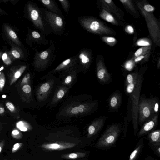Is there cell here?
Masks as SVG:
<instances>
[{
	"label": "cell",
	"instance_id": "1",
	"mask_svg": "<svg viewBox=\"0 0 160 160\" xmlns=\"http://www.w3.org/2000/svg\"><path fill=\"white\" fill-rule=\"evenodd\" d=\"M25 17L29 20L37 29L45 34H47V27L43 20L41 11L33 2H28L24 10Z\"/></svg>",
	"mask_w": 160,
	"mask_h": 160
},
{
	"label": "cell",
	"instance_id": "2",
	"mask_svg": "<svg viewBox=\"0 0 160 160\" xmlns=\"http://www.w3.org/2000/svg\"><path fill=\"white\" fill-rule=\"evenodd\" d=\"M78 21L83 28L91 33L98 35L110 34L113 33L112 30L95 18L82 17L79 18Z\"/></svg>",
	"mask_w": 160,
	"mask_h": 160
},
{
	"label": "cell",
	"instance_id": "3",
	"mask_svg": "<svg viewBox=\"0 0 160 160\" xmlns=\"http://www.w3.org/2000/svg\"><path fill=\"white\" fill-rule=\"evenodd\" d=\"M120 130V127L117 124L110 126L98 139L95 145L96 147L105 149L112 146L117 140Z\"/></svg>",
	"mask_w": 160,
	"mask_h": 160
},
{
	"label": "cell",
	"instance_id": "4",
	"mask_svg": "<svg viewBox=\"0 0 160 160\" xmlns=\"http://www.w3.org/2000/svg\"><path fill=\"white\" fill-rule=\"evenodd\" d=\"M54 45H51L49 48L41 52L36 51L33 65L37 70L40 71L46 68L54 60Z\"/></svg>",
	"mask_w": 160,
	"mask_h": 160
},
{
	"label": "cell",
	"instance_id": "5",
	"mask_svg": "<svg viewBox=\"0 0 160 160\" xmlns=\"http://www.w3.org/2000/svg\"><path fill=\"white\" fill-rule=\"evenodd\" d=\"M95 104L86 102L71 104L65 107L61 111L60 114L63 116L67 117L84 115L91 111L94 107Z\"/></svg>",
	"mask_w": 160,
	"mask_h": 160
},
{
	"label": "cell",
	"instance_id": "6",
	"mask_svg": "<svg viewBox=\"0 0 160 160\" xmlns=\"http://www.w3.org/2000/svg\"><path fill=\"white\" fill-rule=\"evenodd\" d=\"M43 19L54 32H59L63 30L64 22L58 14L44 9L42 10Z\"/></svg>",
	"mask_w": 160,
	"mask_h": 160
},
{
	"label": "cell",
	"instance_id": "7",
	"mask_svg": "<svg viewBox=\"0 0 160 160\" xmlns=\"http://www.w3.org/2000/svg\"><path fill=\"white\" fill-rule=\"evenodd\" d=\"M156 102L155 99H142L140 100L138 106L140 122H144L151 116L154 111Z\"/></svg>",
	"mask_w": 160,
	"mask_h": 160
},
{
	"label": "cell",
	"instance_id": "8",
	"mask_svg": "<svg viewBox=\"0 0 160 160\" xmlns=\"http://www.w3.org/2000/svg\"><path fill=\"white\" fill-rule=\"evenodd\" d=\"M138 6L142 13L145 18L150 35L155 43H159L160 42V29L157 28L153 25H158L157 22L153 16L149 12H146L143 9L140 3Z\"/></svg>",
	"mask_w": 160,
	"mask_h": 160
},
{
	"label": "cell",
	"instance_id": "9",
	"mask_svg": "<svg viewBox=\"0 0 160 160\" xmlns=\"http://www.w3.org/2000/svg\"><path fill=\"white\" fill-rule=\"evenodd\" d=\"M55 79L50 78L41 84L36 92V96L38 101L45 100L50 94L55 83Z\"/></svg>",
	"mask_w": 160,
	"mask_h": 160
},
{
	"label": "cell",
	"instance_id": "10",
	"mask_svg": "<svg viewBox=\"0 0 160 160\" xmlns=\"http://www.w3.org/2000/svg\"><path fill=\"white\" fill-rule=\"evenodd\" d=\"M78 62V55L66 59L62 62L54 69L49 72L47 74L43 76L41 79L48 78L58 72L63 71L67 70L77 65Z\"/></svg>",
	"mask_w": 160,
	"mask_h": 160
},
{
	"label": "cell",
	"instance_id": "11",
	"mask_svg": "<svg viewBox=\"0 0 160 160\" xmlns=\"http://www.w3.org/2000/svg\"><path fill=\"white\" fill-rule=\"evenodd\" d=\"M2 34L8 43H12L19 47H22V44L17 33L9 24L4 23L2 26Z\"/></svg>",
	"mask_w": 160,
	"mask_h": 160
},
{
	"label": "cell",
	"instance_id": "12",
	"mask_svg": "<svg viewBox=\"0 0 160 160\" xmlns=\"http://www.w3.org/2000/svg\"><path fill=\"white\" fill-rule=\"evenodd\" d=\"M25 41L27 44L31 47L32 46L33 43L38 44H47L48 41L36 31L28 29V33L26 35Z\"/></svg>",
	"mask_w": 160,
	"mask_h": 160
},
{
	"label": "cell",
	"instance_id": "13",
	"mask_svg": "<svg viewBox=\"0 0 160 160\" xmlns=\"http://www.w3.org/2000/svg\"><path fill=\"white\" fill-rule=\"evenodd\" d=\"M76 144L74 143L67 142L59 141L52 143H45L41 147L47 150H62L75 147Z\"/></svg>",
	"mask_w": 160,
	"mask_h": 160
},
{
	"label": "cell",
	"instance_id": "14",
	"mask_svg": "<svg viewBox=\"0 0 160 160\" xmlns=\"http://www.w3.org/2000/svg\"><path fill=\"white\" fill-rule=\"evenodd\" d=\"M78 67L77 65L63 72L65 74L62 82V85L71 87L76 78Z\"/></svg>",
	"mask_w": 160,
	"mask_h": 160
},
{
	"label": "cell",
	"instance_id": "15",
	"mask_svg": "<svg viewBox=\"0 0 160 160\" xmlns=\"http://www.w3.org/2000/svg\"><path fill=\"white\" fill-rule=\"evenodd\" d=\"M79 64L78 67L80 68L83 71L87 69L90 65L91 60V55L90 52L85 49L81 50L78 55Z\"/></svg>",
	"mask_w": 160,
	"mask_h": 160
},
{
	"label": "cell",
	"instance_id": "16",
	"mask_svg": "<svg viewBox=\"0 0 160 160\" xmlns=\"http://www.w3.org/2000/svg\"><path fill=\"white\" fill-rule=\"evenodd\" d=\"M11 47L10 50L8 51L10 58L13 61L15 60H21L24 58L25 54L22 48L10 42L8 43Z\"/></svg>",
	"mask_w": 160,
	"mask_h": 160
},
{
	"label": "cell",
	"instance_id": "17",
	"mask_svg": "<svg viewBox=\"0 0 160 160\" xmlns=\"http://www.w3.org/2000/svg\"><path fill=\"white\" fill-rule=\"evenodd\" d=\"M158 117V115H156L146 122L138 133V138L147 134L155 127L157 123Z\"/></svg>",
	"mask_w": 160,
	"mask_h": 160
},
{
	"label": "cell",
	"instance_id": "18",
	"mask_svg": "<svg viewBox=\"0 0 160 160\" xmlns=\"http://www.w3.org/2000/svg\"><path fill=\"white\" fill-rule=\"evenodd\" d=\"M27 68L25 65L12 66L10 69L11 79L10 85H12L21 76Z\"/></svg>",
	"mask_w": 160,
	"mask_h": 160
},
{
	"label": "cell",
	"instance_id": "19",
	"mask_svg": "<svg viewBox=\"0 0 160 160\" xmlns=\"http://www.w3.org/2000/svg\"><path fill=\"white\" fill-rule=\"evenodd\" d=\"M97 74L98 79L101 82H106L110 80V75L102 60H99L97 63Z\"/></svg>",
	"mask_w": 160,
	"mask_h": 160
},
{
	"label": "cell",
	"instance_id": "20",
	"mask_svg": "<svg viewBox=\"0 0 160 160\" xmlns=\"http://www.w3.org/2000/svg\"><path fill=\"white\" fill-rule=\"evenodd\" d=\"M104 120L101 118L93 122L88 127V137L90 138L96 135L102 128Z\"/></svg>",
	"mask_w": 160,
	"mask_h": 160
},
{
	"label": "cell",
	"instance_id": "21",
	"mask_svg": "<svg viewBox=\"0 0 160 160\" xmlns=\"http://www.w3.org/2000/svg\"><path fill=\"white\" fill-rule=\"evenodd\" d=\"M62 85L59 87L56 91L51 101V105H55L61 100L65 96L67 92L71 88Z\"/></svg>",
	"mask_w": 160,
	"mask_h": 160
},
{
	"label": "cell",
	"instance_id": "22",
	"mask_svg": "<svg viewBox=\"0 0 160 160\" xmlns=\"http://www.w3.org/2000/svg\"><path fill=\"white\" fill-rule=\"evenodd\" d=\"M103 8L108 12H112L115 14L119 18L121 19V16L119 13L118 8L111 0H100Z\"/></svg>",
	"mask_w": 160,
	"mask_h": 160
},
{
	"label": "cell",
	"instance_id": "23",
	"mask_svg": "<svg viewBox=\"0 0 160 160\" xmlns=\"http://www.w3.org/2000/svg\"><path fill=\"white\" fill-rule=\"evenodd\" d=\"M39 1L47 8L54 12L60 15H62L60 10L56 4L52 0H40Z\"/></svg>",
	"mask_w": 160,
	"mask_h": 160
},
{
	"label": "cell",
	"instance_id": "24",
	"mask_svg": "<svg viewBox=\"0 0 160 160\" xmlns=\"http://www.w3.org/2000/svg\"><path fill=\"white\" fill-rule=\"evenodd\" d=\"M137 77V74H129L127 75L126 91L128 93H131L133 91L136 84Z\"/></svg>",
	"mask_w": 160,
	"mask_h": 160
},
{
	"label": "cell",
	"instance_id": "25",
	"mask_svg": "<svg viewBox=\"0 0 160 160\" xmlns=\"http://www.w3.org/2000/svg\"><path fill=\"white\" fill-rule=\"evenodd\" d=\"M147 137L149 141V143L153 144H160L159 130L152 131L148 134Z\"/></svg>",
	"mask_w": 160,
	"mask_h": 160
},
{
	"label": "cell",
	"instance_id": "26",
	"mask_svg": "<svg viewBox=\"0 0 160 160\" xmlns=\"http://www.w3.org/2000/svg\"><path fill=\"white\" fill-rule=\"evenodd\" d=\"M143 144V139L142 138L138 142L136 148L130 155L128 160H136L142 151Z\"/></svg>",
	"mask_w": 160,
	"mask_h": 160
},
{
	"label": "cell",
	"instance_id": "27",
	"mask_svg": "<svg viewBox=\"0 0 160 160\" xmlns=\"http://www.w3.org/2000/svg\"><path fill=\"white\" fill-rule=\"evenodd\" d=\"M99 16L102 19L107 22L115 25L118 24V23L114 17L104 8L102 9Z\"/></svg>",
	"mask_w": 160,
	"mask_h": 160
},
{
	"label": "cell",
	"instance_id": "28",
	"mask_svg": "<svg viewBox=\"0 0 160 160\" xmlns=\"http://www.w3.org/2000/svg\"><path fill=\"white\" fill-rule=\"evenodd\" d=\"M86 155L85 152H76L73 153L62 154L61 157L64 159H75L84 157Z\"/></svg>",
	"mask_w": 160,
	"mask_h": 160
},
{
	"label": "cell",
	"instance_id": "29",
	"mask_svg": "<svg viewBox=\"0 0 160 160\" xmlns=\"http://www.w3.org/2000/svg\"><path fill=\"white\" fill-rule=\"evenodd\" d=\"M151 49V46L142 47L138 49L135 52L134 56L136 58L141 55H146L150 52Z\"/></svg>",
	"mask_w": 160,
	"mask_h": 160
},
{
	"label": "cell",
	"instance_id": "30",
	"mask_svg": "<svg viewBox=\"0 0 160 160\" xmlns=\"http://www.w3.org/2000/svg\"><path fill=\"white\" fill-rule=\"evenodd\" d=\"M17 127L20 130L23 131H26L29 129V125L26 122L20 121L16 124Z\"/></svg>",
	"mask_w": 160,
	"mask_h": 160
},
{
	"label": "cell",
	"instance_id": "31",
	"mask_svg": "<svg viewBox=\"0 0 160 160\" xmlns=\"http://www.w3.org/2000/svg\"><path fill=\"white\" fill-rule=\"evenodd\" d=\"M3 68V66L0 68V92H2L5 83V77L4 73L2 72Z\"/></svg>",
	"mask_w": 160,
	"mask_h": 160
},
{
	"label": "cell",
	"instance_id": "32",
	"mask_svg": "<svg viewBox=\"0 0 160 160\" xmlns=\"http://www.w3.org/2000/svg\"><path fill=\"white\" fill-rule=\"evenodd\" d=\"M102 40L109 45H114L117 42L116 39L112 37L104 36L102 37Z\"/></svg>",
	"mask_w": 160,
	"mask_h": 160
},
{
	"label": "cell",
	"instance_id": "33",
	"mask_svg": "<svg viewBox=\"0 0 160 160\" xmlns=\"http://www.w3.org/2000/svg\"><path fill=\"white\" fill-rule=\"evenodd\" d=\"M120 1L133 13L136 12L135 8L131 1L129 0H120Z\"/></svg>",
	"mask_w": 160,
	"mask_h": 160
},
{
	"label": "cell",
	"instance_id": "34",
	"mask_svg": "<svg viewBox=\"0 0 160 160\" xmlns=\"http://www.w3.org/2000/svg\"><path fill=\"white\" fill-rule=\"evenodd\" d=\"M1 58L4 63L7 65H10L12 62L9 55L8 51L3 52Z\"/></svg>",
	"mask_w": 160,
	"mask_h": 160
},
{
	"label": "cell",
	"instance_id": "35",
	"mask_svg": "<svg viewBox=\"0 0 160 160\" xmlns=\"http://www.w3.org/2000/svg\"><path fill=\"white\" fill-rule=\"evenodd\" d=\"M137 45L140 46L146 47L150 46L151 42L146 39H141L138 40L136 43Z\"/></svg>",
	"mask_w": 160,
	"mask_h": 160
},
{
	"label": "cell",
	"instance_id": "36",
	"mask_svg": "<svg viewBox=\"0 0 160 160\" xmlns=\"http://www.w3.org/2000/svg\"><path fill=\"white\" fill-rule=\"evenodd\" d=\"M148 144L150 148L152 150L155 154L159 157H160V144H153L149 143Z\"/></svg>",
	"mask_w": 160,
	"mask_h": 160
},
{
	"label": "cell",
	"instance_id": "37",
	"mask_svg": "<svg viewBox=\"0 0 160 160\" xmlns=\"http://www.w3.org/2000/svg\"><path fill=\"white\" fill-rule=\"evenodd\" d=\"M62 5L64 10L67 13H68L70 7V3L67 0H58Z\"/></svg>",
	"mask_w": 160,
	"mask_h": 160
},
{
	"label": "cell",
	"instance_id": "38",
	"mask_svg": "<svg viewBox=\"0 0 160 160\" xmlns=\"http://www.w3.org/2000/svg\"><path fill=\"white\" fill-rule=\"evenodd\" d=\"M11 135L13 138L17 139H21L23 136L21 132L17 129H13L11 132Z\"/></svg>",
	"mask_w": 160,
	"mask_h": 160
},
{
	"label": "cell",
	"instance_id": "39",
	"mask_svg": "<svg viewBox=\"0 0 160 160\" xmlns=\"http://www.w3.org/2000/svg\"><path fill=\"white\" fill-rule=\"evenodd\" d=\"M23 92L27 94L31 95L32 88L31 86L29 84H26L23 85L22 87Z\"/></svg>",
	"mask_w": 160,
	"mask_h": 160
},
{
	"label": "cell",
	"instance_id": "40",
	"mask_svg": "<svg viewBox=\"0 0 160 160\" xmlns=\"http://www.w3.org/2000/svg\"><path fill=\"white\" fill-rule=\"evenodd\" d=\"M118 101L117 96H114L112 97L110 100V105L112 108L115 107L118 104Z\"/></svg>",
	"mask_w": 160,
	"mask_h": 160
},
{
	"label": "cell",
	"instance_id": "41",
	"mask_svg": "<svg viewBox=\"0 0 160 160\" xmlns=\"http://www.w3.org/2000/svg\"><path fill=\"white\" fill-rule=\"evenodd\" d=\"M31 76L29 73H27L23 78L21 84L22 85H23L26 84H28L30 81Z\"/></svg>",
	"mask_w": 160,
	"mask_h": 160
},
{
	"label": "cell",
	"instance_id": "42",
	"mask_svg": "<svg viewBox=\"0 0 160 160\" xmlns=\"http://www.w3.org/2000/svg\"><path fill=\"white\" fill-rule=\"evenodd\" d=\"M22 143H17L13 146L12 149V153H13L18 150L22 146Z\"/></svg>",
	"mask_w": 160,
	"mask_h": 160
},
{
	"label": "cell",
	"instance_id": "43",
	"mask_svg": "<svg viewBox=\"0 0 160 160\" xmlns=\"http://www.w3.org/2000/svg\"><path fill=\"white\" fill-rule=\"evenodd\" d=\"M134 63V61L132 60H128L125 64V68L127 69L128 70H131L133 67Z\"/></svg>",
	"mask_w": 160,
	"mask_h": 160
},
{
	"label": "cell",
	"instance_id": "44",
	"mask_svg": "<svg viewBox=\"0 0 160 160\" xmlns=\"http://www.w3.org/2000/svg\"><path fill=\"white\" fill-rule=\"evenodd\" d=\"M6 105L8 109L11 112H14L16 110V108L12 102H7Z\"/></svg>",
	"mask_w": 160,
	"mask_h": 160
},
{
	"label": "cell",
	"instance_id": "45",
	"mask_svg": "<svg viewBox=\"0 0 160 160\" xmlns=\"http://www.w3.org/2000/svg\"><path fill=\"white\" fill-rule=\"evenodd\" d=\"M143 8L146 12H152L155 9L154 7L149 4L145 5Z\"/></svg>",
	"mask_w": 160,
	"mask_h": 160
},
{
	"label": "cell",
	"instance_id": "46",
	"mask_svg": "<svg viewBox=\"0 0 160 160\" xmlns=\"http://www.w3.org/2000/svg\"><path fill=\"white\" fill-rule=\"evenodd\" d=\"M19 0H0V3H10L15 5L18 3Z\"/></svg>",
	"mask_w": 160,
	"mask_h": 160
},
{
	"label": "cell",
	"instance_id": "47",
	"mask_svg": "<svg viewBox=\"0 0 160 160\" xmlns=\"http://www.w3.org/2000/svg\"><path fill=\"white\" fill-rule=\"evenodd\" d=\"M125 31L129 34H132L134 32V29L131 25H128L125 28Z\"/></svg>",
	"mask_w": 160,
	"mask_h": 160
},
{
	"label": "cell",
	"instance_id": "48",
	"mask_svg": "<svg viewBox=\"0 0 160 160\" xmlns=\"http://www.w3.org/2000/svg\"><path fill=\"white\" fill-rule=\"evenodd\" d=\"M147 54L144 55H141L138 57L135 58L134 61V62H137L141 61L144 58L147 56Z\"/></svg>",
	"mask_w": 160,
	"mask_h": 160
},
{
	"label": "cell",
	"instance_id": "49",
	"mask_svg": "<svg viewBox=\"0 0 160 160\" xmlns=\"http://www.w3.org/2000/svg\"><path fill=\"white\" fill-rule=\"evenodd\" d=\"M5 144V141L2 140L0 141V154L2 152Z\"/></svg>",
	"mask_w": 160,
	"mask_h": 160
},
{
	"label": "cell",
	"instance_id": "50",
	"mask_svg": "<svg viewBox=\"0 0 160 160\" xmlns=\"http://www.w3.org/2000/svg\"><path fill=\"white\" fill-rule=\"evenodd\" d=\"M159 105L158 103L156 102L153 107V111L154 112H157L158 111Z\"/></svg>",
	"mask_w": 160,
	"mask_h": 160
},
{
	"label": "cell",
	"instance_id": "51",
	"mask_svg": "<svg viewBox=\"0 0 160 160\" xmlns=\"http://www.w3.org/2000/svg\"><path fill=\"white\" fill-rule=\"evenodd\" d=\"M7 14L6 11L0 8V16L7 15Z\"/></svg>",
	"mask_w": 160,
	"mask_h": 160
},
{
	"label": "cell",
	"instance_id": "52",
	"mask_svg": "<svg viewBox=\"0 0 160 160\" xmlns=\"http://www.w3.org/2000/svg\"><path fill=\"white\" fill-rule=\"evenodd\" d=\"M5 112V109L2 106H0V115L2 114Z\"/></svg>",
	"mask_w": 160,
	"mask_h": 160
},
{
	"label": "cell",
	"instance_id": "53",
	"mask_svg": "<svg viewBox=\"0 0 160 160\" xmlns=\"http://www.w3.org/2000/svg\"><path fill=\"white\" fill-rule=\"evenodd\" d=\"M3 53V52L0 49V58H2Z\"/></svg>",
	"mask_w": 160,
	"mask_h": 160
},
{
	"label": "cell",
	"instance_id": "54",
	"mask_svg": "<svg viewBox=\"0 0 160 160\" xmlns=\"http://www.w3.org/2000/svg\"><path fill=\"white\" fill-rule=\"evenodd\" d=\"M19 160V159L17 160V159H13V160H8V159H4V160Z\"/></svg>",
	"mask_w": 160,
	"mask_h": 160
},
{
	"label": "cell",
	"instance_id": "55",
	"mask_svg": "<svg viewBox=\"0 0 160 160\" xmlns=\"http://www.w3.org/2000/svg\"><path fill=\"white\" fill-rule=\"evenodd\" d=\"M1 130V127H0V131Z\"/></svg>",
	"mask_w": 160,
	"mask_h": 160
},
{
	"label": "cell",
	"instance_id": "56",
	"mask_svg": "<svg viewBox=\"0 0 160 160\" xmlns=\"http://www.w3.org/2000/svg\"></svg>",
	"mask_w": 160,
	"mask_h": 160
}]
</instances>
